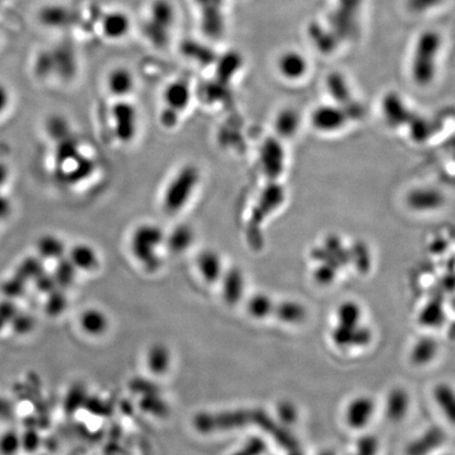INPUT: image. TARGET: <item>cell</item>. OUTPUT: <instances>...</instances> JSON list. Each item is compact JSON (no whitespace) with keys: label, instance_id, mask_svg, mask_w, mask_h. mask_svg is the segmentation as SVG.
Listing matches in <instances>:
<instances>
[{"label":"cell","instance_id":"23","mask_svg":"<svg viewBox=\"0 0 455 455\" xmlns=\"http://www.w3.org/2000/svg\"><path fill=\"white\" fill-rule=\"evenodd\" d=\"M68 259L77 271L92 272L99 265L97 251L89 243H77L70 249Z\"/></svg>","mask_w":455,"mask_h":455},{"label":"cell","instance_id":"34","mask_svg":"<svg viewBox=\"0 0 455 455\" xmlns=\"http://www.w3.org/2000/svg\"><path fill=\"white\" fill-rule=\"evenodd\" d=\"M70 16V11L65 6L51 5L41 10V19L47 27L59 29L67 27Z\"/></svg>","mask_w":455,"mask_h":455},{"label":"cell","instance_id":"2","mask_svg":"<svg viewBox=\"0 0 455 455\" xmlns=\"http://www.w3.org/2000/svg\"><path fill=\"white\" fill-rule=\"evenodd\" d=\"M442 47V36L434 30H426L417 37L410 68L413 81L417 85L426 87L434 81Z\"/></svg>","mask_w":455,"mask_h":455},{"label":"cell","instance_id":"48","mask_svg":"<svg viewBox=\"0 0 455 455\" xmlns=\"http://www.w3.org/2000/svg\"><path fill=\"white\" fill-rule=\"evenodd\" d=\"M243 450L249 455H263L267 451V444L261 438L255 436L247 441L245 446L243 447Z\"/></svg>","mask_w":455,"mask_h":455},{"label":"cell","instance_id":"14","mask_svg":"<svg viewBox=\"0 0 455 455\" xmlns=\"http://www.w3.org/2000/svg\"><path fill=\"white\" fill-rule=\"evenodd\" d=\"M407 205L415 212H431L438 210L445 203L441 191L432 187H420L411 190L406 197Z\"/></svg>","mask_w":455,"mask_h":455},{"label":"cell","instance_id":"24","mask_svg":"<svg viewBox=\"0 0 455 455\" xmlns=\"http://www.w3.org/2000/svg\"><path fill=\"white\" fill-rule=\"evenodd\" d=\"M194 241V229L191 225L181 223L173 228L169 234H165V245L174 254H181L192 247Z\"/></svg>","mask_w":455,"mask_h":455},{"label":"cell","instance_id":"40","mask_svg":"<svg viewBox=\"0 0 455 455\" xmlns=\"http://www.w3.org/2000/svg\"><path fill=\"white\" fill-rule=\"evenodd\" d=\"M43 273L45 272H43V263L39 259H28L21 263L18 275L25 281H28V279H38Z\"/></svg>","mask_w":455,"mask_h":455},{"label":"cell","instance_id":"30","mask_svg":"<svg viewBox=\"0 0 455 455\" xmlns=\"http://www.w3.org/2000/svg\"><path fill=\"white\" fill-rule=\"evenodd\" d=\"M438 345L432 337H422L411 351V361L417 366H424L434 358L438 353Z\"/></svg>","mask_w":455,"mask_h":455},{"label":"cell","instance_id":"44","mask_svg":"<svg viewBox=\"0 0 455 455\" xmlns=\"http://www.w3.org/2000/svg\"><path fill=\"white\" fill-rule=\"evenodd\" d=\"M337 268L338 267L333 265V263H329V261H324V263L319 265L318 268L315 271V279L321 285H328V283H331L334 281Z\"/></svg>","mask_w":455,"mask_h":455},{"label":"cell","instance_id":"3","mask_svg":"<svg viewBox=\"0 0 455 455\" xmlns=\"http://www.w3.org/2000/svg\"><path fill=\"white\" fill-rule=\"evenodd\" d=\"M201 171L192 163L183 165L170 179L163 195V208L167 214H179L194 196L199 183Z\"/></svg>","mask_w":455,"mask_h":455},{"label":"cell","instance_id":"17","mask_svg":"<svg viewBox=\"0 0 455 455\" xmlns=\"http://www.w3.org/2000/svg\"><path fill=\"white\" fill-rule=\"evenodd\" d=\"M372 338V333L367 327L341 326L337 325L332 332L334 344L339 348L350 347H363L368 345Z\"/></svg>","mask_w":455,"mask_h":455},{"label":"cell","instance_id":"52","mask_svg":"<svg viewBox=\"0 0 455 455\" xmlns=\"http://www.w3.org/2000/svg\"><path fill=\"white\" fill-rule=\"evenodd\" d=\"M23 281H25V279H21L19 275L15 277L13 281H8L5 287L7 289L8 294H13V296H18L21 294V291H23Z\"/></svg>","mask_w":455,"mask_h":455},{"label":"cell","instance_id":"38","mask_svg":"<svg viewBox=\"0 0 455 455\" xmlns=\"http://www.w3.org/2000/svg\"><path fill=\"white\" fill-rule=\"evenodd\" d=\"M249 314L254 318H265L272 315L274 301L265 294H256L248 301Z\"/></svg>","mask_w":455,"mask_h":455},{"label":"cell","instance_id":"36","mask_svg":"<svg viewBox=\"0 0 455 455\" xmlns=\"http://www.w3.org/2000/svg\"><path fill=\"white\" fill-rule=\"evenodd\" d=\"M434 398L449 421L451 423L454 422L455 400L452 389L448 385H440L435 388Z\"/></svg>","mask_w":455,"mask_h":455},{"label":"cell","instance_id":"20","mask_svg":"<svg viewBox=\"0 0 455 455\" xmlns=\"http://www.w3.org/2000/svg\"><path fill=\"white\" fill-rule=\"evenodd\" d=\"M196 265L205 283H214L221 281L223 273V259L216 251L212 249L201 251L197 256Z\"/></svg>","mask_w":455,"mask_h":455},{"label":"cell","instance_id":"19","mask_svg":"<svg viewBox=\"0 0 455 455\" xmlns=\"http://www.w3.org/2000/svg\"><path fill=\"white\" fill-rule=\"evenodd\" d=\"M375 404L368 396L356 397L349 404L346 411L347 424L353 429L365 428L372 418Z\"/></svg>","mask_w":455,"mask_h":455},{"label":"cell","instance_id":"43","mask_svg":"<svg viewBox=\"0 0 455 455\" xmlns=\"http://www.w3.org/2000/svg\"><path fill=\"white\" fill-rule=\"evenodd\" d=\"M277 415H279L281 424L285 426V425H291L296 422L299 412H297L296 406L293 403L285 401V402L279 403L277 406Z\"/></svg>","mask_w":455,"mask_h":455},{"label":"cell","instance_id":"37","mask_svg":"<svg viewBox=\"0 0 455 455\" xmlns=\"http://www.w3.org/2000/svg\"><path fill=\"white\" fill-rule=\"evenodd\" d=\"M361 316H362L361 307L354 301H345L337 309V319H338V325L341 326H357Z\"/></svg>","mask_w":455,"mask_h":455},{"label":"cell","instance_id":"53","mask_svg":"<svg viewBox=\"0 0 455 455\" xmlns=\"http://www.w3.org/2000/svg\"><path fill=\"white\" fill-rule=\"evenodd\" d=\"M38 436L34 433H29L27 436L21 438V447H27L30 450H34L37 447Z\"/></svg>","mask_w":455,"mask_h":455},{"label":"cell","instance_id":"5","mask_svg":"<svg viewBox=\"0 0 455 455\" xmlns=\"http://www.w3.org/2000/svg\"><path fill=\"white\" fill-rule=\"evenodd\" d=\"M165 233L156 223L137 225L130 236V250L147 270H157L161 265L159 250L165 245Z\"/></svg>","mask_w":455,"mask_h":455},{"label":"cell","instance_id":"11","mask_svg":"<svg viewBox=\"0 0 455 455\" xmlns=\"http://www.w3.org/2000/svg\"><path fill=\"white\" fill-rule=\"evenodd\" d=\"M285 197H286L285 190L276 181H271L268 185H265L254 208L252 217L253 227L257 228L263 225L265 219L270 216L283 205Z\"/></svg>","mask_w":455,"mask_h":455},{"label":"cell","instance_id":"22","mask_svg":"<svg viewBox=\"0 0 455 455\" xmlns=\"http://www.w3.org/2000/svg\"><path fill=\"white\" fill-rule=\"evenodd\" d=\"M223 295L225 303L230 306L237 305L245 292V277L241 269L233 267L223 273Z\"/></svg>","mask_w":455,"mask_h":455},{"label":"cell","instance_id":"8","mask_svg":"<svg viewBox=\"0 0 455 455\" xmlns=\"http://www.w3.org/2000/svg\"><path fill=\"white\" fill-rule=\"evenodd\" d=\"M350 121L352 119L348 111L335 103L318 105L313 110L310 117L312 127L325 134L339 131Z\"/></svg>","mask_w":455,"mask_h":455},{"label":"cell","instance_id":"6","mask_svg":"<svg viewBox=\"0 0 455 455\" xmlns=\"http://www.w3.org/2000/svg\"><path fill=\"white\" fill-rule=\"evenodd\" d=\"M115 136L121 143H131L139 129V112L127 99H117L111 111Z\"/></svg>","mask_w":455,"mask_h":455},{"label":"cell","instance_id":"51","mask_svg":"<svg viewBox=\"0 0 455 455\" xmlns=\"http://www.w3.org/2000/svg\"><path fill=\"white\" fill-rule=\"evenodd\" d=\"M14 328L18 333H27L33 328V321L31 317L27 316H14Z\"/></svg>","mask_w":455,"mask_h":455},{"label":"cell","instance_id":"1","mask_svg":"<svg viewBox=\"0 0 455 455\" xmlns=\"http://www.w3.org/2000/svg\"><path fill=\"white\" fill-rule=\"evenodd\" d=\"M256 426L272 436L281 424L261 409H237L221 412L201 413L194 418V427L203 434L225 432Z\"/></svg>","mask_w":455,"mask_h":455},{"label":"cell","instance_id":"49","mask_svg":"<svg viewBox=\"0 0 455 455\" xmlns=\"http://www.w3.org/2000/svg\"><path fill=\"white\" fill-rule=\"evenodd\" d=\"M36 286L39 290L43 291V292H52V291L55 290L56 285L55 279H54L53 275H47L46 273L41 274V276L35 279Z\"/></svg>","mask_w":455,"mask_h":455},{"label":"cell","instance_id":"21","mask_svg":"<svg viewBox=\"0 0 455 455\" xmlns=\"http://www.w3.org/2000/svg\"><path fill=\"white\" fill-rule=\"evenodd\" d=\"M192 92L185 81H175L170 83L163 90V99L165 108L181 113L189 107Z\"/></svg>","mask_w":455,"mask_h":455},{"label":"cell","instance_id":"18","mask_svg":"<svg viewBox=\"0 0 455 455\" xmlns=\"http://www.w3.org/2000/svg\"><path fill=\"white\" fill-rule=\"evenodd\" d=\"M446 441V432L442 427L433 426L420 438L412 441L406 449L407 455H429L440 448Z\"/></svg>","mask_w":455,"mask_h":455},{"label":"cell","instance_id":"39","mask_svg":"<svg viewBox=\"0 0 455 455\" xmlns=\"http://www.w3.org/2000/svg\"><path fill=\"white\" fill-rule=\"evenodd\" d=\"M21 448V438L15 431H7L0 436V454L15 455Z\"/></svg>","mask_w":455,"mask_h":455},{"label":"cell","instance_id":"42","mask_svg":"<svg viewBox=\"0 0 455 455\" xmlns=\"http://www.w3.org/2000/svg\"><path fill=\"white\" fill-rule=\"evenodd\" d=\"M378 449V440L374 435H364L357 441L356 455H377Z\"/></svg>","mask_w":455,"mask_h":455},{"label":"cell","instance_id":"15","mask_svg":"<svg viewBox=\"0 0 455 455\" xmlns=\"http://www.w3.org/2000/svg\"><path fill=\"white\" fill-rule=\"evenodd\" d=\"M277 70L281 77L289 81H299L309 72V61L306 56L296 50H288L277 59Z\"/></svg>","mask_w":455,"mask_h":455},{"label":"cell","instance_id":"54","mask_svg":"<svg viewBox=\"0 0 455 455\" xmlns=\"http://www.w3.org/2000/svg\"><path fill=\"white\" fill-rule=\"evenodd\" d=\"M11 211V203L3 195H0V219L7 217Z\"/></svg>","mask_w":455,"mask_h":455},{"label":"cell","instance_id":"50","mask_svg":"<svg viewBox=\"0 0 455 455\" xmlns=\"http://www.w3.org/2000/svg\"><path fill=\"white\" fill-rule=\"evenodd\" d=\"M179 112L165 108L161 115V121L165 128H173L177 125L179 119Z\"/></svg>","mask_w":455,"mask_h":455},{"label":"cell","instance_id":"32","mask_svg":"<svg viewBox=\"0 0 455 455\" xmlns=\"http://www.w3.org/2000/svg\"><path fill=\"white\" fill-rule=\"evenodd\" d=\"M147 364L150 371L156 375L167 372L171 364L169 349L163 345H154L148 352Z\"/></svg>","mask_w":455,"mask_h":455},{"label":"cell","instance_id":"13","mask_svg":"<svg viewBox=\"0 0 455 455\" xmlns=\"http://www.w3.org/2000/svg\"><path fill=\"white\" fill-rule=\"evenodd\" d=\"M99 28L101 35L108 41H123L131 31V18L123 10H111L101 17Z\"/></svg>","mask_w":455,"mask_h":455},{"label":"cell","instance_id":"35","mask_svg":"<svg viewBox=\"0 0 455 455\" xmlns=\"http://www.w3.org/2000/svg\"><path fill=\"white\" fill-rule=\"evenodd\" d=\"M57 263H59L56 265L55 272L53 274L56 285L59 286V288H69L75 281L79 271L76 270L73 263L68 257L59 259Z\"/></svg>","mask_w":455,"mask_h":455},{"label":"cell","instance_id":"9","mask_svg":"<svg viewBox=\"0 0 455 455\" xmlns=\"http://www.w3.org/2000/svg\"><path fill=\"white\" fill-rule=\"evenodd\" d=\"M326 88L333 103L346 109L350 114L351 119L362 117L363 110L355 101L348 81L343 74L338 72L329 74L327 76Z\"/></svg>","mask_w":455,"mask_h":455},{"label":"cell","instance_id":"7","mask_svg":"<svg viewBox=\"0 0 455 455\" xmlns=\"http://www.w3.org/2000/svg\"><path fill=\"white\" fill-rule=\"evenodd\" d=\"M259 163L263 174L271 181H276L286 167V151L277 137H269L261 143Z\"/></svg>","mask_w":455,"mask_h":455},{"label":"cell","instance_id":"29","mask_svg":"<svg viewBox=\"0 0 455 455\" xmlns=\"http://www.w3.org/2000/svg\"><path fill=\"white\" fill-rule=\"evenodd\" d=\"M81 326L88 334L99 336L108 330L109 321L103 311L99 309H88L81 314Z\"/></svg>","mask_w":455,"mask_h":455},{"label":"cell","instance_id":"41","mask_svg":"<svg viewBox=\"0 0 455 455\" xmlns=\"http://www.w3.org/2000/svg\"><path fill=\"white\" fill-rule=\"evenodd\" d=\"M239 68V59L235 57H225L219 61L217 76L219 81H229L232 79L233 75L237 73Z\"/></svg>","mask_w":455,"mask_h":455},{"label":"cell","instance_id":"33","mask_svg":"<svg viewBox=\"0 0 455 455\" xmlns=\"http://www.w3.org/2000/svg\"><path fill=\"white\" fill-rule=\"evenodd\" d=\"M421 324L426 327H438L444 323L445 312L443 308L442 299L436 296L429 301L423 308L418 317Z\"/></svg>","mask_w":455,"mask_h":455},{"label":"cell","instance_id":"16","mask_svg":"<svg viewBox=\"0 0 455 455\" xmlns=\"http://www.w3.org/2000/svg\"><path fill=\"white\" fill-rule=\"evenodd\" d=\"M135 76L125 67L112 69L105 79L108 91L117 99H125L135 89Z\"/></svg>","mask_w":455,"mask_h":455},{"label":"cell","instance_id":"59","mask_svg":"<svg viewBox=\"0 0 455 455\" xmlns=\"http://www.w3.org/2000/svg\"><path fill=\"white\" fill-rule=\"evenodd\" d=\"M233 455H249L248 453L245 452V451L241 449V450L237 451L236 453H234Z\"/></svg>","mask_w":455,"mask_h":455},{"label":"cell","instance_id":"4","mask_svg":"<svg viewBox=\"0 0 455 455\" xmlns=\"http://www.w3.org/2000/svg\"><path fill=\"white\" fill-rule=\"evenodd\" d=\"M177 23V10L170 0H153L143 23L147 41L156 48L167 47Z\"/></svg>","mask_w":455,"mask_h":455},{"label":"cell","instance_id":"12","mask_svg":"<svg viewBox=\"0 0 455 455\" xmlns=\"http://www.w3.org/2000/svg\"><path fill=\"white\" fill-rule=\"evenodd\" d=\"M382 111L385 121L392 128H402L408 125L414 113L397 92H388L383 97Z\"/></svg>","mask_w":455,"mask_h":455},{"label":"cell","instance_id":"26","mask_svg":"<svg viewBox=\"0 0 455 455\" xmlns=\"http://www.w3.org/2000/svg\"><path fill=\"white\" fill-rule=\"evenodd\" d=\"M410 406V397L406 390L395 388L389 393L386 402V415L392 422H401Z\"/></svg>","mask_w":455,"mask_h":455},{"label":"cell","instance_id":"27","mask_svg":"<svg viewBox=\"0 0 455 455\" xmlns=\"http://www.w3.org/2000/svg\"><path fill=\"white\" fill-rule=\"evenodd\" d=\"M272 315L287 324H301L307 317V310L303 305L295 301H281L274 305Z\"/></svg>","mask_w":455,"mask_h":455},{"label":"cell","instance_id":"57","mask_svg":"<svg viewBox=\"0 0 455 455\" xmlns=\"http://www.w3.org/2000/svg\"><path fill=\"white\" fill-rule=\"evenodd\" d=\"M288 455H305V453L301 450V447L299 448L294 449V450L288 451Z\"/></svg>","mask_w":455,"mask_h":455},{"label":"cell","instance_id":"25","mask_svg":"<svg viewBox=\"0 0 455 455\" xmlns=\"http://www.w3.org/2000/svg\"><path fill=\"white\" fill-rule=\"evenodd\" d=\"M301 115L292 108L281 110L277 113L274 121V129L277 137L291 139L299 132L301 127Z\"/></svg>","mask_w":455,"mask_h":455},{"label":"cell","instance_id":"56","mask_svg":"<svg viewBox=\"0 0 455 455\" xmlns=\"http://www.w3.org/2000/svg\"><path fill=\"white\" fill-rule=\"evenodd\" d=\"M8 179H9V169H8L7 165L0 163V187L5 185Z\"/></svg>","mask_w":455,"mask_h":455},{"label":"cell","instance_id":"28","mask_svg":"<svg viewBox=\"0 0 455 455\" xmlns=\"http://www.w3.org/2000/svg\"><path fill=\"white\" fill-rule=\"evenodd\" d=\"M37 250L39 255L46 259L59 261L65 257L68 252L65 241L54 234H46L39 239L37 243Z\"/></svg>","mask_w":455,"mask_h":455},{"label":"cell","instance_id":"31","mask_svg":"<svg viewBox=\"0 0 455 455\" xmlns=\"http://www.w3.org/2000/svg\"><path fill=\"white\" fill-rule=\"evenodd\" d=\"M409 133L411 139L415 143H425L429 141L436 130V125L432 121L425 117L413 113L412 117L408 123Z\"/></svg>","mask_w":455,"mask_h":455},{"label":"cell","instance_id":"10","mask_svg":"<svg viewBox=\"0 0 455 455\" xmlns=\"http://www.w3.org/2000/svg\"><path fill=\"white\" fill-rule=\"evenodd\" d=\"M199 10L201 30L209 37H219L225 28L223 0H193Z\"/></svg>","mask_w":455,"mask_h":455},{"label":"cell","instance_id":"45","mask_svg":"<svg viewBox=\"0 0 455 455\" xmlns=\"http://www.w3.org/2000/svg\"><path fill=\"white\" fill-rule=\"evenodd\" d=\"M65 306H67V299L63 292H56L55 290L50 292L47 303V311L49 314H61L65 310Z\"/></svg>","mask_w":455,"mask_h":455},{"label":"cell","instance_id":"46","mask_svg":"<svg viewBox=\"0 0 455 455\" xmlns=\"http://www.w3.org/2000/svg\"><path fill=\"white\" fill-rule=\"evenodd\" d=\"M443 0H408L407 6L412 13L424 14L438 7Z\"/></svg>","mask_w":455,"mask_h":455},{"label":"cell","instance_id":"58","mask_svg":"<svg viewBox=\"0 0 455 455\" xmlns=\"http://www.w3.org/2000/svg\"><path fill=\"white\" fill-rule=\"evenodd\" d=\"M319 455H335L334 452H332L331 450L323 451V452L319 453Z\"/></svg>","mask_w":455,"mask_h":455},{"label":"cell","instance_id":"47","mask_svg":"<svg viewBox=\"0 0 455 455\" xmlns=\"http://www.w3.org/2000/svg\"><path fill=\"white\" fill-rule=\"evenodd\" d=\"M48 128H49L50 133L54 135V136L57 137L59 141L70 135L69 129L67 127V121L61 119V117H53V119H50Z\"/></svg>","mask_w":455,"mask_h":455},{"label":"cell","instance_id":"55","mask_svg":"<svg viewBox=\"0 0 455 455\" xmlns=\"http://www.w3.org/2000/svg\"><path fill=\"white\" fill-rule=\"evenodd\" d=\"M9 103V93L3 85H0V113L7 108Z\"/></svg>","mask_w":455,"mask_h":455}]
</instances>
